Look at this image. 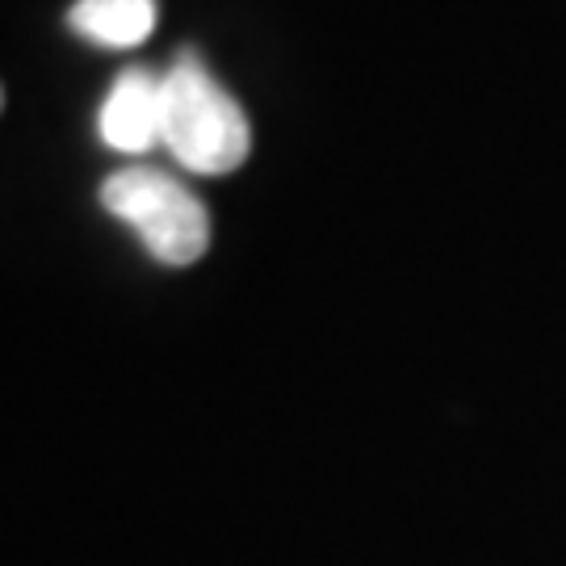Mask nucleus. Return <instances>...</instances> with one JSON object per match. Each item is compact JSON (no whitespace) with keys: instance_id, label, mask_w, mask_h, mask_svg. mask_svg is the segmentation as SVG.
Returning <instances> with one entry per match:
<instances>
[{"instance_id":"f257e3e1","label":"nucleus","mask_w":566,"mask_h":566,"mask_svg":"<svg viewBox=\"0 0 566 566\" xmlns=\"http://www.w3.org/2000/svg\"><path fill=\"white\" fill-rule=\"evenodd\" d=\"M160 143L172 160L202 177L235 172L252 151V126L235 97L210 81L193 51H181L164 72V130Z\"/></svg>"},{"instance_id":"f03ea898","label":"nucleus","mask_w":566,"mask_h":566,"mask_svg":"<svg viewBox=\"0 0 566 566\" xmlns=\"http://www.w3.org/2000/svg\"><path fill=\"white\" fill-rule=\"evenodd\" d=\"M102 206L139 231L147 252L160 264L185 269L210 248V214L177 177L160 168H118L102 185Z\"/></svg>"},{"instance_id":"7ed1b4c3","label":"nucleus","mask_w":566,"mask_h":566,"mask_svg":"<svg viewBox=\"0 0 566 566\" xmlns=\"http://www.w3.org/2000/svg\"><path fill=\"white\" fill-rule=\"evenodd\" d=\"M97 130H102L105 147H114V151H126V156L151 151L164 130V76L147 72V67L122 72L109 97L102 102Z\"/></svg>"},{"instance_id":"20e7f679","label":"nucleus","mask_w":566,"mask_h":566,"mask_svg":"<svg viewBox=\"0 0 566 566\" xmlns=\"http://www.w3.org/2000/svg\"><path fill=\"white\" fill-rule=\"evenodd\" d=\"M160 21V4L156 0H76L67 9V25L81 39L109 46V51H126L151 39Z\"/></svg>"},{"instance_id":"39448f33","label":"nucleus","mask_w":566,"mask_h":566,"mask_svg":"<svg viewBox=\"0 0 566 566\" xmlns=\"http://www.w3.org/2000/svg\"><path fill=\"white\" fill-rule=\"evenodd\" d=\"M0 109H4V88H0Z\"/></svg>"}]
</instances>
